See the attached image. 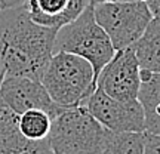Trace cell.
<instances>
[{
	"mask_svg": "<svg viewBox=\"0 0 160 154\" xmlns=\"http://www.w3.org/2000/svg\"><path fill=\"white\" fill-rule=\"evenodd\" d=\"M83 105L98 123L111 132H145L144 110L138 99L119 101L95 87Z\"/></svg>",
	"mask_w": 160,
	"mask_h": 154,
	"instance_id": "obj_6",
	"label": "cell"
},
{
	"mask_svg": "<svg viewBox=\"0 0 160 154\" xmlns=\"http://www.w3.org/2000/svg\"><path fill=\"white\" fill-rule=\"evenodd\" d=\"M144 117H145V132L160 135V99L154 105V108L145 113Z\"/></svg>",
	"mask_w": 160,
	"mask_h": 154,
	"instance_id": "obj_14",
	"label": "cell"
},
{
	"mask_svg": "<svg viewBox=\"0 0 160 154\" xmlns=\"http://www.w3.org/2000/svg\"><path fill=\"white\" fill-rule=\"evenodd\" d=\"M89 5V0H24L21 9L42 27L59 30L73 22Z\"/></svg>",
	"mask_w": 160,
	"mask_h": 154,
	"instance_id": "obj_9",
	"label": "cell"
},
{
	"mask_svg": "<svg viewBox=\"0 0 160 154\" xmlns=\"http://www.w3.org/2000/svg\"><path fill=\"white\" fill-rule=\"evenodd\" d=\"M18 119L19 114L0 98V154L28 153L34 147L36 142H30L21 135Z\"/></svg>",
	"mask_w": 160,
	"mask_h": 154,
	"instance_id": "obj_10",
	"label": "cell"
},
{
	"mask_svg": "<svg viewBox=\"0 0 160 154\" xmlns=\"http://www.w3.org/2000/svg\"><path fill=\"white\" fill-rule=\"evenodd\" d=\"M52 125V117L40 110H28L18 119V129L27 141L40 142L46 141Z\"/></svg>",
	"mask_w": 160,
	"mask_h": 154,
	"instance_id": "obj_12",
	"label": "cell"
},
{
	"mask_svg": "<svg viewBox=\"0 0 160 154\" xmlns=\"http://www.w3.org/2000/svg\"><path fill=\"white\" fill-rule=\"evenodd\" d=\"M0 98L17 114H22L28 110H40L53 119L65 110L52 101L40 82L21 76L5 77L0 86Z\"/></svg>",
	"mask_w": 160,
	"mask_h": 154,
	"instance_id": "obj_8",
	"label": "cell"
},
{
	"mask_svg": "<svg viewBox=\"0 0 160 154\" xmlns=\"http://www.w3.org/2000/svg\"><path fill=\"white\" fill-rule=\"evenodd\" d=\"M18 154H28V153H18Z\"/></svg>",
	"mask_w": 160,
	"mask_h": 154,
	"instance_id": "obj_21",
	"label": "cell"
},
{
	"mask_svg": "<svg viewBox=\"0 0 160 154\" xmlns=\"http://www.w3.org/2000/svg\"><path fill=\"white\" fill-rule=\"evenodd\" d=\"M139 65L133 47L116 51L110 62L101 70L97 79L99 87L108 97L119 101H133L139 91Z\"/></svg>",
	"mask_w": 160,
	"mask_h": 154,
	"instance_id": "obj_7",
	"label": "cell"
},
{
	"mask_svg": "<svg viewBox=\"0 0 160 154\" xmlns=\"http://www.w3.org/2000/svg\"><path fill=\"white\" fill-rule=\"evenodd\" d=\"M5 77H6V68H5V64H3V59H2V55H0V86L3 83Z\"/></svg>",
	"mask_w": 160,
	"mask_h": 154,
	"instance_id": "obj_19",
	"label": "cell"
},
{
	"mask_svg": "<svg viewBox=\"0 0 160 154\" xmlns=\"http://www.w3.org/2000/svg\"><path fill=\"white\" fill-rule=\"evenodd\" d=\"M28 154H57V153H53V151L48 147L46 141H40V142L34 144V147L30 150Z\"/></svg>",
	"mask_w": 160,
	"mask_h": 154,
	"instance_id": "obj_16",
	"label": "cell"
},
{
	"mask_svg": "<svg viewBox=\"0 0 160 154\" xmlns=\"http://www.w3.org/2000/svg\"><path fill=\"white\" fill-rule=\"evenodd\" d=\"M151 12L153 18H160V0H142Z\"/></svg>",
	"mask_w": 160,
	"mask_h": 154,
	"instance_id": "obj_17",
	"label": "cell"
},
{
	"mask_svg": "<svg viewBox=\"0 0 160 154\" xmlns=\"http://www.w3.org/2000/svg\"><path fill=\"white\" fill-rule=\"evenodd\" d=\"M108 129L92 117L85 105L62 110L52 119L46 138L57 154H102Z\"/></svg>",
	"mask_w": 160,
	"mask_h": 154,
	"instance_id": "obj_3",
	"label": "cell"
},
{
	"mask_svg": "<svg viewBox=\"0 0 160 154\" xmlns=\"http://www.w3.org/2000/svg\"><path fill=\"white\" fill-rule=\"evenodd\" d=\"M57 31L33 22L21 9L0 34V55L6 77L21 76L40 82L53 55Z\"/></svg>",
	"mask_w": 160,
	"mask_h": 154,
	"instance_id": "obj_1",
	"label": "cell"
},
{
	"mask_svg": "<svg viewBox=\"0 0 160 154\" xmlns=\"http://www.w3.org/2000/svg\"><path fill=\"white\" fill-rule=\"evenodd\" d=\"M93 17L111 40L114 51L133 46L153 19L142 0L105 2L92 6Z\"/></svg>",
	"mask_w": 160,
	"mask_h": 154,
	"instance_id": "obj_5",
	"label": "cell"
},
{
	"mask_svg": "<svg viewBox=\"0 0 160 154\" xmlns=\"http://www.w3.org/2000/svg\"><path fill=\"white\" fill-rule=\"evenodd\" d=\"M145 132L108 131L102 154H144Z\"/></svg>",
	"mask_w": 160,
	"mask_h": 154,
	"instance_id": "obj_13",
	"label": "cell"
},
{
	"mask_svg": "<svg viewBox=\"0 0 160 154\" xmlns=\"http://www.w3.org/2000/svg\"><path fill=\"white\" fill-rule=\"evenodd\" d=\"M55 52H68L86 59L93 68L95 83L101 70L116 53L110 37L95 21L91 5L86 6L73 22L57 31L53 42V53Z\"/></svg>",
	"mask_w": 160,
	"mask_h": 154,
	"instance_id": "obj_4",
	"label": "cell"
},
{
	"mask_svg": "<svg viewBox=\"0 0 160 154\" xmlns=\"http://www.w3.org/2000/svg\"><path fill=\"white\" fill-rule=\"evenodd\" d=\"M144 154H160V135L145 132V147Z\"/></svg>",
	"mask_w": 160,
	"mask_h": 154,
	"instance_id": "obj_15",
	"label": "cell"
},
{
	"mask_svg": "<svg viewBox=\"0 0 160 154\" xmlns=\"http://www.w3.org/2000/svg\"><path fill=\"white\" fill-rule=\"evenodd\" d=\"M105 2H137V0H89V5L95 6L98 3H105Z\"/></svg>",
	"mask_w": 160,
	"mask_h": 154,
	"instance_id": "obj_20",
	"label": "cell"
},
{
	"mask_svg": "<svg viewBox=\"0 0 160 154\" xmlns=\"http://www.w3.org/2000/svg\"><path fill=\"white\" fill-rule=\"evenodd\" d=\"M40 83L61 108L83 105L97 87L92 65L82 57L68 52H55L52 55Z\"/></svg>",
	"mask_w": 160,
	"mask_h": 154,
	"instance_id": "obj_2",
	"label": "cell"
},
{
	"mask_svg": "<svg viewBox=\"0 0 160 154\" xmlns=\"http://www.w3.org/2000/svg\"><path fill=\"white\" fill-rule=\"evenodd\" d=\"M24 0H0V11H8L13 7H21Z\"/></svg>",
	"mask_w": 160,
	"mask_h": 154,
	"instance_id": "obj_18",
	"label": "cell"
},
{
	"mask_svg": "<svg viewBox=\"0 0 160 154\" xmlns=\"http://www.w3.org/2000/svg\"><path fill=\"white\" fill-rule=\"evenodd\" d=\"M132 47L139 68L160 73V18H153L150 21L142 36Z\"/></svg>",
	"mask_w": 160,
	"mask_h": 154,
	"instance_id": "obj_11",
	"label": "cell"
}]
</instances>
